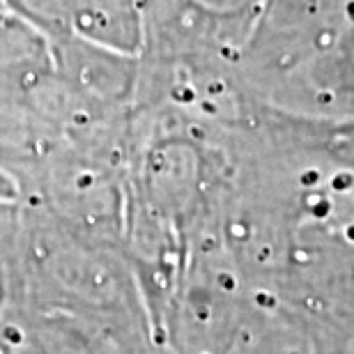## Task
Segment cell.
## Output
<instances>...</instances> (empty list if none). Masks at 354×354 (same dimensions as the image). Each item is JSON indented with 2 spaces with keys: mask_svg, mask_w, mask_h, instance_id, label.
<instances>
[{
  "mask_svg": "<svg viewBox=\"0 0 354 354\" xmlns=\"http://www.w3.org/2000/svg\"><path fill=\"white\" fill-rule=\"evenodd\" d=\"M10 304L92 317L157 341L127 253L69 230L30 203H19L12 232Z\"/></svg>",
  "mask_w": 354,
  "mask_h": 354,
  "instance_id": "obj_1",
  "label": "cell"
},
{
  "mask_svg": "<svg viewBox=\"0 0 354 354\" xmlns=\"http://www.w3.org/2000/svg\"><path fill=\"white\" fill-rule=\"evenodd\" d=\"M0 345L12 354H159L152 336L62 310L10 304Z\"/></svg>",
  "mask_w": 354,
  "mask_h": 354,
  "instance_id": "obj_2",
  "label": "cell"
},
{
  "mask_svg": "<svg viewBox=\"0 0 354 354\" xmlns=\"http://www.w3.org/2000/svg\"><path fill=\"white\" fill-rule=\"evenodd\" d=\"M5 7L48 39L74 37L136 58L145 48L143 0H5Z\"/></svg>",
  "mask_w": 354,
  "mask_h": 354,
  "instance_id": "obj_3",
  "label": "cell"
},
{
  "mask_svg": "<svg viewBox=\"0 0 354 354\" xmlns=\"http://www.w3.org/2000/svg\"><path fill=\"white\" fill-rule=\"evenodd\" d=\"M60 143V131L30 99L0 92V173L17 187L19 196Z\"/></svg>",
  "mask_w": 354,
  "mask_h": 354,
  "instance_id": "obj_4",
  "label": "cell"
},
{
  "mask_svg": "<svg viewBox=\"0 0 354 354\" xmlns=\"http://www.w3.org/2000/svg\"><path fill=\"white\" fill-rule=\"evenodd\" d=\"M51 74V39L19 14L0 10V92L28 97Z\"/></svg>",
  "mask_w": 354,
  "mask_h": 354,
  "instance_id": "obj_5",
  "label": "cell"
},
{
  "mask_svg": "<svg viewBox=\"0 0 354 354\" xmlns=\"http://www.w3.org/2000/svg\"><path fill=\"white\" fill-rule=\"evenodd\" d=\"M12 232H0V322L12 301Z\"/></svg>",
  "mask_w": 354,
  "mask_h": 354,
  "instance_id": "obj_6",
  "label": "cell"
},
{
  "mask_svg": "<svg viewBox=\"0 0 354 354\" xmlns=\"http://www.w3.org/2000/svg\"><path fill=\"white\" fill-rule=\"evenodd\" d=\"M0 354H12V352L7 350V348H3V345H0Z\"/></svg>",
  "mask_w": 354,
  "mask_h": 354,
  "instance_id": "obj_7",
  "label": "cell"
},
{
  "mask_svg": "<svg viewBox=\"0 0 354 354\" xmlns=\"http://www.w3.org/2000/svg\"><path fill=\"white\" fill-rule=\"evenodd\" d=\"M0 10H7V7H5V0H0Z\"/></svg>",
  "mask_w": 354,
  "mask_h": 354,
  "instance_id": "obj_8",
  "label": "cell"
}]
</instances>
